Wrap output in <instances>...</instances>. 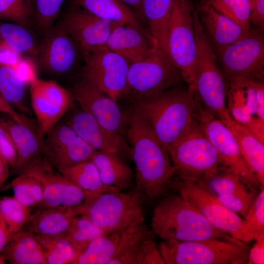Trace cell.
<instances>
[{"label":"cell","instance_id":"1","mask_svg":"<svg viewBox=\"0 0 264 264\" xmlns=\"http://www.w3.org/2000/svg\"><path fill=\"white\" fill-rule=\"evenodd\" d=\"M127 130L135 168L136 190L150 200L162 195L176 173L168 153L136 107L126 110Z\"/></svg>","mask_w":264,"mask_h":264},{"label":"cell","instance_id":"2","mask_svg":"<svg viewBox=\"0 0 264 264\" xmlns=\"http://www.w3.org/2000/svg\"><path fill=\"white\" fill-rule=\"evenodd\" d=\"M198 102L193 88L179 85L153 97L132 102L148 120L167 151L194 118Z\"/></svg>","mask_w":264,"mask_h":264},{"label":"cell","instance_id":"3","mask_svg":"<svg viewBox=\"0 0 264 264\" xmlns=\"http://www.w3.org/2000/svg\"><path fill=\"white\" fill-rule=\"evenodd\" d=\"M151 226L154 235L163 240L188 242L219 239L239 241L213 226L179 194L168 196L155 206Z\"/></svg>","mask_w":264,"mask_h":264},{"label":"cell","instance_id":"4","mask_svg":"<svg viewBox=\"0 0 264 264\" xmlns=\"http://www.w3.org/2000/svg\"><path fill=\"white\" fill-rule=\"evenodd\" d=\"M142 197L137 190L91 193L73 209L109 233L145 222Z\"/></svg>","mask_w":264,"mask_h":264},{"label":"cell","instance_id":"5","mask_svg":"<svg viewBox=\"0 0 264 264\" xmlns=\"http://www.w3.org/2000/svg\"><path fill=\"white\" fill-rule=\"evenodd\" d=\"M168 153L181 180L203 182L222 168L216 149L195 118Z\"/></svg>","mask_w":264,"mask_h":264},{"label":"cell","instance_id":"6","mask_svg":"<svg viewBox=\"0 0 264 264\" xmlns=\"http://www.w3.org/2000/svg\"><path fill=\"white\" fill-rule=\"evenodd\" d=\"M197 45V57L194 88L200 104L222 121L230 114L226 106L227 84L211 43L199 22L198 12L193 13Z\"/></svg>","mask_w":264,"mask_h":264},{"label":"cell","instance_id":"7","mask_svg":"<svg viewBox=\"0 0 264 264\" xmlns=\"http://www.w3.org/2000/svg\"><path fill=\"white\" fill-rule=\"evenodd\" d=\"M165 264H244L248 248L240 241L163 240L158 245Z\"/></svg>","mask_w":264,"mask_h":264},{"label":"cell","instance_id":"8","mask_svg":"<svg viewBox=\"0 0 264 264\" xmlns=\"http://www.w3.org/2000/svg\"><path fill=\"white\" fill-rule=\"evenodd\" d=\"M182 80L169 54L156 45L149 54L130 64L125 97L132 102L148 99L179 86Z\"/></svg>","mask_w":264,"mask_h":264},{"label":"cell","instance_id":"9","mask_svg":"<svg viewBox=\"0 0 264 264\" xmlns=\"http://www.w3.org/2000/svg\"><path fill=\"white\" fill-rule=\"evenodd\" d=\"M176 187L181 197L215 228L246 243L254 240L244 219L221 203L203 182L180 180Z\"/></svg>","mask_w":264,"mask_h":264},{"label":"cell","instance_id":"10","mask_svg":"<svg viewBox=\"0 0 264 264\" xmlns=\"http://www.w3.org/2000/svg\"><path fill=\"white\" fill-rule=\"evenodd\" d=\"M194 118L216 149L222 168L237 176L249 188L261 186L245 161L237 141L229 128L198 100Z\"/></svg>","mask_w":264,"mask_h":264},{"label":"cell","instance_id":"11","mask_svg":"<svg viewBox=\"0 0 264 264\" xmlns=\"http://www.w3.org/2000/svg\"><path fill=\"white\" fill-rule=\"evenodd\" d=\"M193 13L190 0H176L168 33L169 55L191 88L194 87L197 57Z\"/></svg>","mask_w":264,"mask_h":264},{"label":"cell","instance_id":"12","mask_svg":"<svg viewBox=\"0 0 264 264\" xmlns=\"http://www.w3.org/2000/svg\"><path fill=\"white\" fill-rule=\"evenodd\" d=\"M216 49L228 84L243 79H263L264 41L257 31L251 30L240 40Z\"/></svg>","mask_w":264,"mask_h":264},{"label":"cell","instance_id":"13","mask_svg":"<svg viewBox=\"0 0 264 264\" xmlns=\"http://www.w3.org/2000/svg\"><path fill=\"white\" fill-rule=\"evenodd\" d=\"M83 78L114 101L126 96L130 64L107 47L83 54Z\"/></svg>","mask_w":264,"mask_h":264},{"label":"cell","instance_id":"14","mask_svg":"<svg viewBox=\"0 0 264 264\" xmlns=\"http://www.w3.org/2000/svg\"><path fill=\"white\" fill-rule=\"evenodd\" d=\"M31 106L36 117L41 135H44L75 105L74 97L56 81L37 76L30 82Z\"/></svg>","mask_w":264,"mask_h":264},{"label":"cell","instance_id":"15","mask_svg":"<svg viewBox=\"0 0 264 264\" xmlns=\"http://www.w3.org/2000/svg\"><path fill=\"white\" fill-rule=\"evenodd\" d=\"M44 139V157L59 173L90 160L96 151L62 121L54 126Z\"/></svg>","mask_w":264,"mask_h":264},{"label":"cell","instance_id":"16","mask_svg":"<svg viewBox=\"0 0 264 264\" xmlns=\"http://www.w3.org/2000/svg\"><path fill=\"white\" fill-rule=\"evenodd\" d=\"M58 19L55 25L71 37L82 54L107 47L112 31L118 25L81 7L70 9Z\"/></svg>","mask_w":264,"mask_h":264},{"label":"cell","instance_id":"17","mask_svg":"<svg viewBox=\"0 0 264 264\" xmlns=\"http://www.w3.org/2000/svg\"><path fill=\"white\" fill-rule=\"evenodd\" d=\"M35 57L44 72L56 77L69 73L83 57L75 41L56 25L44 36Z\"/></svg>","mask_w":264,"mask_h":264},{"label":"cell","instance_id":"18","mask_svg":"<svg viewBox=\"0 0 264 264\" xmlns=\"http://www.w3.org/2000/svg\"><path fill=\"white\" fill-rule=\"evenodd\" d=\"M69 90L80 107L101 125L122 136L126 133V112L116 101L83 78Z\"/></svg>","mask_w":264,"mask_h":264},{"label":"cell","instance_id":"19","mask_svg":"<svg viewBox=\"0 0 264 264\" xmlns=\"http://www.w3.org/2000/svg\"><path fill=\"white\" fill-rule=\"evenodd\" d=\"M51 168L44 158L23 172L38 179L42 185L41 208H74L91 194L82 190L61 173H54Z\"/></svg>","mask_w":264,"mask_h":264},{"label":"cell","instance_id":"20","mask_svg":"<svg viewBox=\"0 0 264 264\" xmlns=\"http://www.w3.org/2000/svg\"><path fill=\"white\" fill-rule=\"evenodd\" d=\"M71 128L96 151L106 152L118 155L125 151L131 154L123 136L101 125L80 107L74 105L61 120Z\"/></svg>","mask_w":264,"mask_h":264},{"label":"cell","instance_id":"21","mask_svg":"<svg viewBox=\"0 0 264 264\" xmlns=\"http://www.w3.org/2000/svg\"><path fill=\"white\" fill-rule=\"evenodd\" d=\"M0 122L9 132L16 150L15 173L20 174L43 159L44 137L40 134L38 125L27 117L18 122L6 115L0 117Z\"/></svg>","mask_w":264,"mask_h":264},{"label":"cell","instance_id":"22","mask_svg":"<svg viewBox=\"0 0 264 264\" xmlns=\"http://www.w3.org/2000/svg\"><path fill=\"white\" fill-rule=\"evenodd\" d=\"M158 45L151 35L131 25H118L112 31L107 48L130 64L149 54Z\"/></svg>","mask_w":264,"mask_h":264},{"label":"cell","instance_id":"23","mask_svg":"<svg viewBox=\"0 0 264 264\" xmlns=\"http://www.w3.org/2000/svg\"><path fill=\"white\" fill-rule=\"evenodd\" d=\"M198 12L203 30L216 47L236 42L252 30H246L209 4L200 6Z\"/></svg>","mask_w":264,"mask_h":264},{"label":"cell","instance_id":"24","mask_svg":"<svg viewBox=\"0 0 264 264\" xmlns=\"http://www.w3.org/2000/svg\"><path fill=\"white\" fill-rule=\"evenodd\" d=\"M142 223L96 238L78 253L70 264H108Z\"/></svg>","mask_w":264,"mask_h":264},{"label":"cell","instance_id":"25","mask_svg":"<svg viewBox=\"0 0 264 264\" xmlns=\"http://www.w3.org/2000/svg\"><path fill=\"white\" fill-rule=\"evenodd\" d=\"M154 236L141 223L108 264H150L158 251Z\"/></svg>","mask_w":264,"mask_h":264},{"label":"cell","instance_id":"26","mask_svg":"<svg viewBox=\"0 0 264 264\" xmlns=\"http://www.w3.org/2000/svg\"><path fill=\"white\" fill-rule=\"evenodd\" d=\"M176 0H142L140 5V18L156 44L168 54L169 24Z\"/></svg>","mask_w":264,"mask_h":264},{"label":"cell","instance_id":"27","mask_svg":"<svg viewBox=\"0 0 264 264\" xmlns=\"http://www.w3.org/2000/svg\"><path fill=\"white\" fill-rule=\"evenodd\" d=\"M231 131L242 154L261 187L264 185V143L249 130L235 121L230 115L221 121Z\"/></svg>","mask_w":264,"mask_h":264},{"label":"cell","instance_id":"28","mask_svg":"<svg viewBox=\"0 0 264 264\" xmlns=\"http://www.w3.org/2000/svg\"><path fill=\"white\" fill-rule=\"evenodd\" d=\"M73 0L77 6L100 18L117 25H133L150 34L136 12L119 0Z\"/></svg>","mask_w":264,"mask_h":264},{"label":"cell","instance_id":"29","mask_svg":"<svg viewBox=\"0 0 264 264\" xmlns=\"http://www.w3.org/2000/svg\"><path fill=\"white\" fill-rule=\"evenodd\" d=\"M75 215L71 208H41L31 216L23 229L46 237L65 235Z\"/></svg>","mask_w":264,"mask_h":264},{"label":"cell","instance_id":"30","mask_svg":"<svg viewBox=\"0 0 264 264\" xmlns=\"http://www.w3.org/2000/svg\"><path fill=\"white\" fill-rule=\"evenodd\" d=\"M0 253L12 264H47L36 235L23 229L13 234Z\"/></svg>","mask_w":264,"mask_h":264},{"label":"cell","instance_id":"31","mask_svg":"<svg viewBox=\"0 0 264 264\" xmlns=\"http://www.w3.org/2000/svg\"><path fill=\"white\" fill-rule=\"evenodd\" d=\"M90 160L97 168L105 185L120 191L132 185L134 178L133 170L119 155L106 152L95 151Z\"/></svg>","mask_w":264,"mask_h":264},{"label":"cell","instance_id":"32","mask_svg":"<svg viewBox=\"0 0 264 264\" xmlns=\"http://www.w3.org/2000/svg\"><path fill=\"white\" fill-rule=\"evenodd\" d=\"M27 84L14 66L0 63V94L12 107L24 115L32 112L26 101Z\"/></svg>","mask_w":264,"mask_h":264},{"label":"cell","instance_id":"33","mask_svg":"<svg viewBox=\"0 0 264 264\" xmlns=\"http://www.w3.org/2000/svg\"><path fill=\"white\" fill-rule=\"evenodd\" d=\"M60 173L88 193L120 191L103 183L97 168L90 160L70 167Z\"/></svg>","mask_w":264,"mask_h":264},{"label":"cell","instance_id":"34","mask_svg":"<svg viewBox=\"0 0 264 264\" xmlns=\"http://www.w3.org/2000/svg\"><path fill=\"white\" fill-rule=\"evenodd\" d=\"M228 91V110L232 118L249 130L260 141L264 142V121L251 115L245 105L242 89L230 85Z\"/></svg>","mask_w":264,"mask_h":264},{"label":"cell","instance_id":"35","mask_svg":"<svg viewBox=\"0 0 264 264\" xmlns=\"http://www.w3.org/2000/svg\"><path fill=\"white\" fill-rule=\"evenodd\" d=\"M0 43L21 55L35 57L38 45L29 28L21 25L0 21Z\"/></svg>","mask_w":264,"mask_h":264},{"label":"cell","instance_id":"36","mask_svg":"<svg viewBox=\"0 0 264 264\" xmlns=\"http://www.w3.org/2000/svg\"><path fill=\"white\" fill-rule=\"evenodd\" d=\"M107 234L87 217L77 215L74 217L65 236L78 254L93 240Z\"/></svg>","mask_w":264,"mask_h":264},{"label":"cell","instance_id":"37","mask_svg":"<svg viewBox=\"0 0 264 264\" xmlns=\"http://www.w3.org/2000/svg\"><path fill=\"white\" fill-rule=\"evenodd\" d=\"M14 197L21 203L31 208L40 207L43 199V190L40 181L34 176L23 172L11 181Z\"/></svg>","mask_w":264,"mask_h":264},{"label":"cell","instance_id":"38","mask_svg":"<svg viewBox=\"0 0 264 264\" xmlns=\"http://www.w3.org/2000/svg\"><path fill=\"white\" fill-rule=\"evenodd\" d=\"M36 236L43 248L47 264H70L77 254L65 235Z\"/></svg>","mask_w":264,"mask_h":264},{"label":"cell","instance_id":"39","mask_svg":"<svg viewBox=\"0 0 264 264\" xmlns=\"http://www.w3.org/2000/svg\"><path fill=\"white\" fill-rule=\"evenodd\" d=\"M33 0H0V21L34 26Z\"/></svg>","mask_w":264,"mask_h":264},{"label":"cell","instance_id":"40","mask_svg":"<svg viewBox=\"0 0 264 264\" xmlns=\"http://www.w3.org/2000/svg\"><path fill=\"white\" fill-rule=\"evenodd\" d=\"M0 213L12 234L23 229L32 215L31 208L14 197L0 199Z\"/></svg>","mask_w":264,"mask_h":264},{"label":"cell","instance_id":"41","mask_svg":"<svg viewBox=\"0 0 264 264\" xmlns=\"http://www.w3.org/2000/svg\"><path fill=\"white\" fill-rule=\"evenodd\" d=\"M206 4L229 18L247 30H250L249 0H208Z\"/></svg>","mask_w":264,"mask_h":264},{"label":"cell","instance_id":"42","mask_svg":"<svg viewBox=\"0 0 264 264\" xmlns=\"http://www.w3.org/2000/svg\"><path fill=\"white\" fill-rule=\"evenodd\" d=\"M65 0H33L34 22L40 30L46 31L56 24Z\"/></svg>","mask_w":264,"mask_h":264},{"label":"cell","instance_id":"43","mask_svg":"<svg viewBox=\"0 0 264 264\" xmlns=\"http://www.w3.org/2000/svg\"><path fill=\"white\" fill-rule=\"evenodd\" d=\"M244 220L252 232L254 240L264 238V190L256 196Z\"/></svg>","mask_w":264,"mask_h":264},{"label":"cell","instance_id":"44","mask_svg":"<svg viewBox=\"0 0 264 264\" xmlns=\"http://www.w3.org/2000/svg\"><path fill=\"white\" fill-rule=\"evenodd\" d=\"M0 158L14 170L17 162V154L12 139L4 126L0 122Z\"/></svg>","mask_w":264,"mask_h":264},{"label":"cell","instance_id":"45","mask_svg":"<svg viewBox=\"0 0 264 264\" xmlns=\"http://www.w3.org/2000/svg\"><path fill=\"white\" fill-rule=\"evenodd\" d=\"M251 11L249 22L263 27L264 24V0H249Z\"/></svg>","mask_w":264,"mask_h":264},{"label":"cell","instance_id":"46","mask_svg":"<svg viewBox=\"0 0 264 264\" xmlns=\"http://www.w3.org/2000/svg\"><path fill=\"white\" fill-rule=\"evenodd\" d=\"M22 60L21 55L8 46L0 43V63L15 66Z\"/></svg>","mask_w":264,"mask_h":264},{"label":"cell","instance_id":"47","mask_svg":"<svg viewBox=\"0 0 264 264\" xmlns=\"http://www.w3.org/2000/svg\"><path fill=\"white\" fill-rule=\"evenodd\" d=\"M253 247L248 253L247 264H264V238L257 239Z\"/></svg>","mask_w":264,"mask_h":264},{"label":"cell","instance_id":"48","mask_svg":"<svg viewBox=\"0 0 264 264\" xmlns=\"http://www.w3.org/2000/svg\"><path fill=\"white\" fill-rule=\"evenodd\" d=\"M258 108L257 117L264 121V85L263 79L254 80Z\"/></svg>","mask_w":264,"mask_h":264},{"label":"cell","instance_id":"49","mask_svg":"<svg viewBox=\"0 0 264 264\" xmlns=\"http://www.w3.org/2000/svg\"><path fill=\"white\" fill-rule=\"evenodd\" d=\"M0 113L10 116L18 122H22L26 117L25 115L20 113L8 104L0 94Z\"/></svg>","mask_w":264,"mask_h":264},{"label":"cell","instance_id":"50","mask_svg":"<svg viewBox=\"0 0 264 264\" xmlns=\"http://www.w3.org/2000/svg\"><path fill=\"white\" fill-rule=\"evenodd\" d=\"M12 235L0 213V253L10 241Z\"/></svg>","mask_w":264,"mask_h":264},{"label":"cell","instance_id":"51","mask_svg":"<svg viewBox=\"0 0 264 264\" xmlns=\"http://www.w3.org/2000/svg\"><path fill=\"white\" fill-rule=\"evenodd\" d=\"M9 165L0 158V189L7 180L10 173Z\"/></svg>","mask_w":264,"mask_h":264},{"label":"cell","instance_id":"52","mask_svg":"<svg viewBox=\"0 0 264 264\" xmlns=\"http://www.w3.org/2000/svg\"><path fill=\"white\" fill-rule=\"evenodd\" d=\"M133 9L140 18V5L142 0H119ZM141 19V18H140Z\"/></svg>","mask_w":264,"mask_h":264},{"label":"cell","instance_id":"53","mask_svg":"<svg viewBox=\"0 0 264 264\" xmlns=\"http://www.w3.org/2000/svg\"><path fill=\"white\" fill-rule=\"evenodd\" d=\"M200 0L201 2L200 6L206 4L208 1V0Z\"/></svg>","mask_w":264,"mask_h":264}]
</instances>
